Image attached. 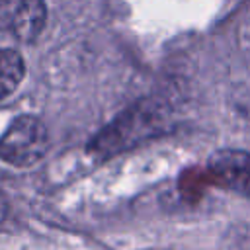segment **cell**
I'll return each instance as SVG.
<instances>
[{"instance_id":"obj_5","label":"cell","mask_w":250,"mask_h":250,"mask_svg":"<svg viewBox=\"0 0 250 250\" xmlns=\"http://www.w3.org/2000/svg\"><path fill=\"white\" fill-rule=\"evenodd\" d=\"M25 76V62L14 49H0V100L18 90Z\"/></svg>"},{"instance_id":"obj_3","label":"cell","mask_w":250,"mask_h":250,"mask_svg":"<svg viewBox=\"0 0 250 250\" xmlns=\"http://www.w3.org/2000/svg\"><path fill=\"white\" fill-rule=\"evenodd\" d=\"M211 172L230 189L250 199V152L223 148L209 158Z\"/></svg>"},{"instance_id":"obj_2","label":"cell","mask_w":250,"mask_h":250,"mask_svg":"<svg viewBox=\"0 0 250 250\" xmlns=\"http://www.w3.org/2000/svg\"><path fill=\"white\" fill-rule=\"evenodd\" d=\"M47 146L45 123L35 115H20L0 135V160L16 168H27L43 158Z\"/></svg>"},{"instance_id":"obj_4","label":"cell","mask_w":250,"mask_h":250,"mask_svg":"<svg viewBox=\"0 0 250 250\" xmlns=\"http://www.w3.org/2000/svg\"><path fill=\"white\" fill-rule=\"evenodd\" d=\"M12 31L21 41H35L47 21V6L43 0H14L12 4Z\"/></svg>"},{"instance_id":"obj_1","label":"cell","mask_w":250,"mask_h":250,"mask_svg":"<svg viewBox=\"0 0 250 250\" xmlns=\"http://www.w3.org/2000/svg\"><path fill=\"white\" fill-rule=\"evenodd\" d=\"M158 111L154 107L139 104L137 107H129L127 111H123L105 129H102L88 143V150L100 156H113L158 133Z\"/></svg>"},{"instance_id":"obj_6","label":"cell","mask_w":250,"mask_h":250,"mask_svg":"<svg viewBox=\"0 0 250 250\" xmlns=\"http://www.w3.org/2000/svg\"><path fill=\"white\" fill-rule=\"evenodd\" d=\"M12 2H14V0H0V8H2V6H10Z\"/></svg>"}]
</instances>
